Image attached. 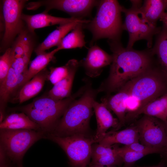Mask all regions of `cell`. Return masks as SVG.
I'll list each match as a JSON object with an SVG mask.
<instances>
[{
	"instance_id": "obj_1",
	"label": "cell",
	"mask_w": 167,
	"mask_h": 167,
	"mask_svg": "<svg viewBox=\"0 0 167 167\" xmlns=\"http://www.w3.org/2000/svg\"><path fill=\"white\" fill-rule=\"evenodd\" d=\"M113 60L108 78L98 88L100 92L118 91L129 81L151 68L149 53L124 48L119 41H109Z\"/></svg>"
},
{
	"instance_id": "obj_2",
	"label": "cell",
	"mask_w": 167,
	"mask_h": 167,
	"mask_svg": "<svg viewBox=\"0 0 167 167\" xmlns=\"http://www.w3.org/2000/svg\"><path fill=\"white\" fill-rule=\"evenodd\" d=\"M88 83L83 94L79 98L71 103L54 131L50 134L60 137L88 135L92 114L93 103L100 92L98 88L93 89L90 84Z\"/></svg>"
},
{
	"instance_id": "obj_3",
	"label": "cell",
	"mask_w": 167,
	"mask_h": 167,
	"mask_svg": "<svg viewBox=\"0 0 167 167\" xmlns=\"http://www.w3.org/2000/svg\"><path fill=\"white\" fill-rule=\"evenodd\" d=\"M85 85L71 96L61 100L48 95L34 99L31 103L15 108L25 113L39 126L45 135L51 133L71 103L80 97L87 88Z\"/></svg>"
},
{
	"instance_id": "obj_4",
	"label": "cell",
	"mask_w": 167,
	"mask_h": 167,
	"mask_svg": "<svg viewBox=\"0 0 167 167\" xmlns=\"http://www.w3.org/2000/svg\"><path fill=\"white\" fill-rule=\"evenodd\" d=\"M96 14L83 28L89 30L92 35L91 43L102 38L109 41H119L122 29L121 6L115 0H102L97 5Z\"/></svg>"
},
{
	"instance_id": "obj_5",
	"label": "cell",
	"mask_w": 167,
	"mask_h": 167,
	"mask_svg": "<svg viewBox=\"0 0 167 167\" xmlns=\"http://www.w3.org/2000/svg\"><path fill=\"white\" fill-rule=\"evenodd\" d=\"M45 135L32 130L0 129V148L11 161L19 164L28 149Z\"/></svg>"
},
{
	"instance_id": "obj_6",
	"label": "cell",
	"mask_w": 167,
	"mask_h": 167,
	"mask_svg": "<svg viewBox=\"0 0 167 167\" xmlns=\"http://www.w3.org/2000/svg\"><path fill=\"white\" fill-rule=\"evenodd\" d=\"M45 139L58 144L67 155L72 167H86L91 157L93 136L76 135L60 137L48 134Z\"/></svg>"
},
{
	"instance_id": "obj_7",
	"label": "cell",
	"mask_w": 167,
	"mask_h": 167,
	"mask_svg": "<svg viewBox=\"0 0 167 167\" xmlns=\"http://www.w3.org/2000/svg\"><path fill=\"white\" fill-rule=\"evenodd\" d=\"M122 87L129 95L140 102L141 109L156 99L163 89V85L158 73L150 68Z\"/></svg>"
},
{
	"instance_id": "obj_8",
	"label": "cell",
	"mask_w": 167,
	"mask_h": 167,
	"mask_svg": "<svg viewBox=\"0 0 167 167\" xmlns=\"http://www.w3.org/2000/svg\"><path fill=\"white\" fill-rule=\"evenodd\" d=\"M131 7L126 9L122 6V12L125 15L122 29L129 33V39L126 48L131 49L136 41L142 39L147 40L148 46L151 47L153 36L158 34L160 29L146 23L139 16V9L141 6V1L131 0Z\"/></svg>"
},
{
	"instance_id": "obj_9",
	"label": "cell",
	"mask_w": 167,
	"mask_h": 167,
	"mask_svg": "<svg viewBox=\"0 0 167 167\" xmlns=\"http://www.w3.org/2000/svg\"><path fill=\"white\" fill-rule=\"evenodd\" d=\"M99 1L93 0H45L30 2L26 5L28 10H35L44 6V12L48 13L52 9L65 12L71 17L82 19L90 14L94 6H97Z\"/></svg>"
},
{
	"instance_id": "obj_10",
	"label": "cell",
	"mask_w": 167,
	"mask_h": 167,
	"mask_svg": "<svg viewBox=\"0 0 167 167\" xmlns=\"http://www.w3.org/2000/svg\"><path fill=\"white\" fill-rule=\"evenodd\" d=\"M27 1H2V14L5 24L4 32L2 41L3 47H8L15 36L24 30V21L21 18L22 12Z\"/></svg>"
},
{
	"instance_id": "obj_11",
	"label": "cell",
	"mask_w": 167,
	"mask_h": 167,
	"mask_svg": "<svg viewBox=\"0 0 167 167\" xmlns=\"http://www.w3.org/2000/svg\"><path fill=\"white\" fill-rule=\"evenodd\" d=\"M141 143L161 151L165 146L166 134L165 123L156 118L145 115L135 125Z\"/></svg>"
},
{
	"instance_id": "obj_12",
	"label": "cell",
	"mask_w": 167,
	"mask_h": 167,
	"mask_svg": "<svg viewBox=\"0 0 167 167\" xmlns=\"http://www.w3.org/2000/svg\"><path fill=\"white\" fill-rule=\"evenodd\" d=\"M112 55L108 54L98 45H92L88 49L87 56L84 60L79 62L86 74L91 77L99 75L103 68L112 63Z\"/></svg>"
},
{
	"instance_id": "obj_13",
	"label": "cell",
	"mask_w": 167,
	"mask_h": 167,
	"mask_svg": "<svg viewBox=\"0 0 167 167\" xmlns=\"http://www.w3.org/2000/svg\"><path fill=\"white\" fill-rule=\"evenodd\" d=\"M101 101L100 103L95 100L93 103L97 124L96 134L93 136L95 143L100 142L110 128L118 129L121 127L118 120L113 117L105 103Z\"/></svg>"
},
{
	"instance_id": "obj_14",
	"label": "cell",
	"mask_w": 167,
	"mask_h": 167,
	"mask_svg": "<svg viewBox=\"0 0 167 167\" xmlns=\"http://www.w3.org/2000/svg\"><path fill=\"white\" fill-rule=\"evenodd\" d=\"M92 146V161L90 164L120 166L123 163L117 144L107 146L99 143Z\"/></svg>"
},
{
	"instance_id": "obj_15",
	"label": "cell",
	"mask_w": 167,
	"mask_h": 167,
	"mask_svg": "<svg viewBox=\"0 0 167 167\" xmlns=\"http://www.w3.org/2000/svg\"><path fill=\"white\" fill-rule=\"evenodd\" d=\"M49 73L46 68L39 72L21 88L12 101L21 104L35 96L48 80Z\"/></svg>"
},
{
	"instance_id": "obj_16",
	"label": "cell",
	"mask_w": 167,
	"mask_h": 167,
	"mask_svg": "<svg viewBox=\"0 0 167 167\" xmlns=\"http://www.w3.org/2000/svg\"><path fill=\"white\" fill-rule=\"evenodd\" d=\"M90 20L81 19L59 25L50 33L45 40L36 48L35 52L37 55L45 52L46 50L58 45L68 33L79 24L87 23Z\"/></svg>"
},
{
	"instance_id": "obj_17",
	"label": "cell",
	"mask_w": 167,
	"mask_h": 167,
	"mask_svg": "<svg viewBox=\"0 0 167 167\" xmlns=\"http://www.w3.org/2000/svg\"><path fill=\"white\" fill-rule=\"evenodd\" d=\"M21 18L26 24L29 30L32 32L36 29L57 24L60 25L79 19L73 17L65 18L56 17L44 12L33 15L22 14Z\"/></svg>"
},
{
	"instance_id": "obj_18",
	"label": "cell",
	"mask_w": 167,
	"mask_h": 167,
	"mask_svg": "<svg viewBox=\"0 0 167 167\" xmlns=\"http://www.w3.org/2000/svg\"><path fill=\"white\" fill-rule=\"evenodd\" d=\"M139 141V134L135 125L120 131L107 132L98 143L107 146L119 143L128 145Z\"/></svg>"
},
{
	"instance_id": "obj_19",
	"label": "cell",
	"mask_w": 167,
	"mask_h": 167,
	"mask_svg": "<svg viewBox=\"0 0 167 167\" xmlns=\"http://www.w3.org/2000/svg\"><path fill=\"white\" fill-rule=\"evenodd\" d=\"M167 8V0H147L139 8V12L144 21L152 26L156 27L157 20Z\"/></svg>"
},
{
	"instance_id": "obj_20",
	"label": "cell",
	"mask_w": 167,
	"mask_h": 167,
	"mask_svg": "<svg viewBox=\"0 0 167 167\" xmlns=\"http://www.w3.org/2000/svg\"><path fill=\"white\" fill-rule=\"evenodd\" d=\"M79 63L75 59L66 76L54 85L47 95L56 100H61L71 96L72 84Z\"/></svg>"
},
{
	"instance_id": "obj_21",
	"label": "cell",
	"mask_w": 167,
	"mask_h": 167,
	"mask_svg": "<svg viewBox=\"0 0 167 167\" xmlns=\"http://www.w3.org/2000/svg\"><path fill=\"white\" fill-rule=\"evenodd\" d=\"M129 95L126 90L122 87L114 95L101 99L105 103L108 109L113 111L116 115L121 126L126 122L127 110L126 102Z\"/></svg>"
},
{
	"instance_id": "obj_22",
	"label": "cell",
	"mask_w": 167,
	"mask_h": 167,
	"mask_svg": "<svg viewBox=\"0 0 167 167\" xmlns=\"http://www.w3.org/2000/svg\"><path fill=\"white\" fill-rule=\"evenodd\" d=\"M145 115L167 122V95L148 103L136 112L127 116L126 120L135 118L139 115Z\"/></svg>"
},
{
	"instance_id": "obj_23",
	"label": "cell",
	"mask_w": 167,
	"mask_h": 167,
	"mask_svg": "<svg viewBox=\"0 0 167 167\" xmlns=\"http://www.w3.org/2000/svg\"><path fill=\"white\" fill-rule=\"evenodd\" d=\"M3 129L40 131L39 126L23 112L11 113L6 116L0 124V129Z\"/></svg>"
},
{
	"instance_id": "obj_24",
	"label": "cell",
	"mask_w": 167,
	"mask_h": 167,
	"mask_svg": "<svg viewBox=\"0 0 167 167\" xmlns=\"http://www.w3.org/2000/svg\"><path fill=\"white\" fill-rule=\"evenodd\" d=\"M59 50L57 48L50 52H44L37 55L30 63L21 88L37 73L46 68L53 59L55 54Z\"/></svg>"
},
{
	"instance_id": "obj_25",
	"label": "cell",
	"mask_w": 167,
	"mask_h": 167,
	"mask_svg": "<svg viewBox=\"0 0 167 167\" xmlns=\"http://www.w3.org/2000/svg\"><path fill=\"white\" fill-rule=\"evenodd\" d=\"M84 24H79L62 40L57 46V48L59 50L86 47L83 30Z\"/></svg>"
},
{
	"instance_id": "obj_26",
	"label": "cell",
	"mask_w": 167,
	"mask_h": 167,
	"mask_svg": "<svg viewBox=\"0 0 167 167\" xmlns=\"http://www.w3.org/2000/svg\"><path fill=\"white\" fill-rule=\"evenodd\" d=\"M156 54L161 64L167 70V27L164 25L158 33L156 43L151 50Z\"/></svg>"
},
{
	"instance_id": "obj_27",
	"label": "cell",
	"mask_w": 167,
	"mask_h": 167,
	"mask_svg": "<svg viewBox=\"0 0 167 167\" xmlns=\"http://www.w3.org/2000/svg\"><path fill=\"white\" fill-rule=\"evenodd\" d=\"M75 60L73 59L70 60L63 66L50 67L48 80L54 85L65 78L68 74Z\"/></svg>"
},
{
	"instance_id": "obj_28",
	"label": "cell",
	"mask_w": 167,
	"mask_h": 167,
	"mask_svg": "<svg viewBox=\"0 0 167 167\" xmlns=\"http://www.w3.org/2000/svg\"><path fill=\"white\" fill-rule=\"evenodd\" d=\"M15 53L13 47L7 48L0 57V84L6 78L14 59Z\"/></svg>"
},
{
	"instance_id": "obj_29",
	"label": "cell",
	"mask_w": 167,
	"mask_h": 167,
	"mask_svg": "<svg viewBox=\"0 0 167 167\" xmlns=\"http://www.w3.org/2000/svg\"><path fill=\"white\" fill-rule=\"evenodd\" d=\"M118 152L124 164L123 167H132L136 161L148 154L145 152L124 150L119 147Z\"/></svg>"
},
{
	"instance_id": "obj_30",
	"label": "cell",
	"mask_w": 167,
	"mask_h": 167,
	"mask_svg": "<svg viewBox=\"0 0 167 167\" xmlns=\"http://www.w3.org/2000/svg\"><path fill=\"white\" fill-rule=\"evenodd\" d=\"M121 148L125 151L145 152L148 154L154 153H161V152L159 149L148 147L139 142H135L128 145H124Z\"/></svg>"
},
{
	"instance_id": "obj_31",
	"label": "cell",
	"mask_w": 167,
	"mask_h": 167,
	"mask_svg": "<svg viewBox=\"0 0 167 167\" xmlns=\"http://www.w3.org/2000/svg\"><path fill=\"white\" fill-rule=\"evenodd\" d=\"M126 104L127 112H129L126 116L139 110L141 106L140 102L138 99L130 95L126 99Z\"/></svg>"
},
{
	"instance_id": "obj_32",
	"label": "cell",
	"mask_w": 167,
	"mask_h": 167,
	"mask_svg": "<svg viewBox=\"0 0 167 167\" xmlns=\"http://www.w3.org/2000/svg\"><path fill=\"white\" fill-rule=\"evenodd\" d=\"M10 161L2 149L0 148V167H11Z\"/></svg>"
},
{
	"instance_id": "obj_33",
	"label": "cell",
	"mask_w": 167,
	"mask_h": 167,
	"mask_svg": "<svg viewBox=\"0 0 167 167\" xmlns=\"http://www.w3.org/2000/svg\"><path fill=\"white\" fill-rule=\"evenodd\" d=\"M166 134V139L165 146L163 149L161 154L163 155L167 160V122H165Z\"/></svg>"
},
{
	"instance_id": "obj_34",
	"label": "cell",
	"mask_w": 167,
	"mask_h": 167,
	"mask_svg": "<svg viewBox=\"0 0 167 167\" xmlns=\"http://www.w3.org/2000/svg\"><path fill=\"white\" fill-rule=\"evenodd\" d=\"M160 19V20L163 22V25L167 27V13L165 12L161 15Z\"/></svg>"
},
{
	"instance_id": "obj_35",
	"label": "cell",
	"mask_w": 167,
	"mask_h": 167,
	"mask_svg": "<svg viewBox=\"0 0 167 167\" xmlns=\"http://www.w3.org/2000/svg\"><path fill=\"white\" fill-rule=\"evenodd\" d=\"M86 167H118L117 166L114 165H98L89 164Z\"/></svg>"
},
{
	"instance_id": "obj_36",
	"label": "cell",
	"mask_w": 167,
	"mask_h": 167,
	"mask_svg": "<svg viewBox=\"0 0 167 167\" xmlns=\"http://www.w3.org/2000/svg\"><path fill=\"white\" fill-rule=\"evenodd\" d=\"M138 167H165V165L164 162H161L159 165H157L150 167H142L138 166Z\"/></svg>"
},
{
	"instance_id": "obj_37",
	"label": "cell",
	"mask_w": 167,
	"mask_h": 167,
	"mask_svg": "<svg viewBox=\"0 0 167 167\" xmlns=\"http://www.w3.org/2000/svg\"><path fill=\"white\" fill-rule=\"evenodd\" d=\"M18 167H23V166L21 164V163L18 164Z\"/></svg>"
},
{
	"instance_id": "obj_38",
	"label": "cell",
	"mask_w": 167,
	"mask_h": 167,
	"mask_svg": "<svg viewBox=\"0 0 167 167\" xmlns=\"http://www.w3.org/2000/svg\"></svg>"
}]
</instances>
